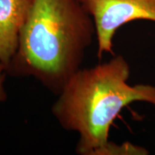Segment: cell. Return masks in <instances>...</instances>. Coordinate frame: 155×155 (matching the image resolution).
<instances>
[{"mask_svg": "<svg viewBox=\"0 0 155 155\" xmlns=\"http://www.w3.org/2000/svg\"><path fill=\"white\" fill-rule=\"evenodd\" d=\"M95 36L92 17L78 0H35L6 71L33 78L57 96L81 68Z\"/></svg>", "mask_w": 155, "mask_h": 155, "instance_id": "1", "label": "cell"}, {"mask_svg": "<svg viewBox=\"0 0 155 155\" xmlns=\"http://www.w3.org/2000/svg\"><path fill=\"white\" fill-rule=\"evenodd\" d=\"M130 67L122 55L88 68L70 78L51 111L60 126L78 134L77 154L98 155L108 143L110 127L120 111L131 103L155 106V86H130Z\"/></svg>", "mask_w": 155, "mask_h": 155, "instance_id": "2", "label": "cell"}, {"mask_svg": "<svg viewBox=\"0 0 155 155\" xmlns=\"http://www.w3.org/2000/svg\"><path fill=\"white\" fill-rule=\"evenodd\" d=\"M94 21L97 56L114 53L113 39L124 25L135 20L155 22V0H78Z\"/></svg>", "mask_w": 155, "mask_h": 155, "instance_id": "3", "label": "cell"}, {"mask_svg": "<svg viewBox=\"0 0 155 155\" xmlns=\"http://www.w3.org/2000/svg\"><path fill=\"white\" fill-rule=\"evenodd\" d=\"M35 0H0V63L7 67Z\"/></svg>", "mask_w": 155, "mask_h": 155, "instance_id": "4", "label": "cell"}, {"mask_svg": "<svg viewBox=\"0 0 155 155\" xmlns=\"http://www.w3.org/2000/svg\"><path fill=\"white\" fill-rule=\"evenodd\" d=\"M148 154L149 152L144 147L136 146L128 141L119 145L109 141L106 147L101 150L98 155H147Z\"/></svg>", "mask_w": 155, "mask_h": 155, "instance_id": "5", "label": "cell"}, {"mask_svg": "<svg viewBox=\"0 0 155 155\" xmlns=\"http://www.w3.org/2000/svg\"><path fill=\"white\" fill-rule=\"evenodd\" d=\"M7 74L5 65L0 63V102L5 101L7 98V94L5 88V81Z\"/></svg>", "mask_w": 155, "mask_h": 155, "instance_id": "6", "label": "cell"}]
</instances>
